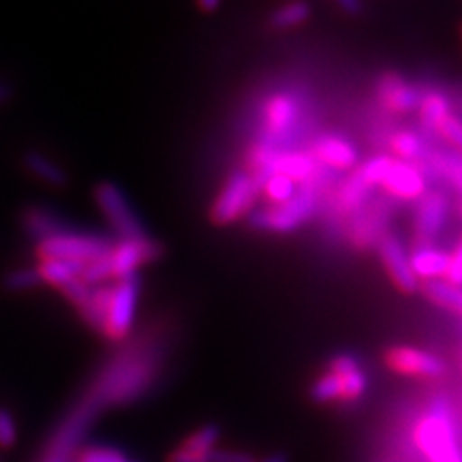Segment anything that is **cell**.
Returning a JSON list of instances; mask_svg holds the SVG:
<instances>
[{
  "label": "cell",
  "mask_w": 462,
  "mask_h": 462,
  "mask_svg": "<svg viewBox=\"0 0 462 462\" xmlns=\"http://www.w3.org/2000/svg\"><path fill=\"white\" fill-rule=\"evenodd\" d=\"M414 443L430 462H462V449L453 418L441 404L418 418Z\"/></svg>",
  "instance_id": "obj_1"
},
{
  "label": "cell",
  "mask_w": 462,
  "mask_h": 462,
  "mask_svg": "<svg viewBox=\"0 0 462 462\" xmlns=\"http://www.w3.org/2000/svg\"><path fill=\"white\" fill-rule=\"evenodd\" d=\"M316 187L305 185L297 195L283 202V205H273L270 208L256 210L249 216V224L256 229L272 231V234H291L293 229L305 224L316 210Z\"/></svg>",
  "instance_id": "obj_2"
},
{
  "label": "cell",
  "mask_w": 462,
  "mask_h": 462,
  "mask_svg": "<svg viewBox=\"0 0 462 462\" xmlns=\"http://www.w3.org/2000/svg\"><path fill=\"white\" fill-rule=\"evenodd\" d=\"M95 205L103 218L120 239H139L149 236L139 216L129 205L127 197L114 181H100L95 185Z\"/></svg>",
  "instance_id": "obj_3"
},
{
  "label": "cell",
  "mask_w": 462,
  "mask_h": 462,
  "mask_svg": "<svg viewBox=\"0 0 462 462\" xmlns=\"http://www.w3.org/2000/svg\"><path fill=\"white\" fill-rule=\"evenodd\" d=\"M114 247V241L108 237L79 234V231H66L37 245V256L41 258H64L78 260V263L89 264L93 260L106 256Z\"/></svg>",
  "instance_id": "obj_4"
},
{
  "label": "cell",
  "mask_w": 462,
  "mask_h": 462,
  "mask_svg": "<svg viewBox=\"0 0 462 462\" xmlns=\"http://www.w3.org/2000/svg\"><path fill=\"white\" fill-rule=\"evenodd\" d=\"M141 291V280L139 273L127 276L112 283V291L108 299V310H106V329L105 337L112 341L125 339L135 326L137 316V302Z\"/></svg>",
  "instance_id": "obj_5"
},
{
  "label": "cell",
  "mask_w": 462,
  "mask_h": 462,
  "mask_svg": "<svg viewBox=\"0 0 462 462\" xmlns=\"http://www.w3.org/2000/svg\"><path fill=\"white\" fill-rule=\"evenodd\" d=\"M162 256L164 245L151 236L114 241L112 251L106 254L110 280L118 282L127 276H134V273H139L141 266L156 263Z\"/></svg>",
  "instance_id": "obj_6"
},
{
  "label": "cell",
  "mask_w": 462,
  "mask_h": 462,
  "mask_svg": "<svg viewBox=\"0 0 462 462\" xmlns=\"http://www.w3.org/2000/svg\"><path fill=\"white\" fill-rule=\"evenodd\" d=\"M258 187L249 171L237 170L227 178L220 195L210 207V220L216 226H227L239 220L253 205Z\"/></svg>",
  "instance_id": "obj_7"
},
{
  "label": "cell",
  "mask_w": 462,
  "mask_h": 462,
  "mask_svg": "<svg viewBox=\"0 0 462 462\" xmlns=\"http://www.w3.org/2000/svg\"><path fill=\"white\" fill-rule=\"evenodd\" d=\"M385 365L397 374L412 375V378H439L445 374V363L433 353L424 349H416V346H392L387 349Z\"/></svg>",
  "instance_id": "obj_8"
},
{
  "label": "cell",
  "mask_w": 462,
  "mask_h": 462,
  "mask_svg": "<svg viewBox=\"0 0 462 462\" xmlns=\"http://www.w3.org/2000/svg\"><path fill=\"white\" fill-rule=\"evenodd\" d=\"M380 185L385 187L393 197L404 200L422 199L426 193V181L422 178V173L411 162L401 161H392Z\"/></svg>",
  "instance_id": "obj_9"
},
{
  "label": "cell",
  "mask_w": 462,
  "mask_h": 462,
  "mask_svg": "<svg viewBox=\"0 0 462 462\" xmlns=\"http://www.w3.org/2000/svg\"><path fill=\"white\" fill-rule=\"evenodd\" d=\"M380 256L397 289H401L402 293H414L418 289V278L414 276L402 245L392 236L383 237L380 241Z\"/></svg>",
  "instance_id": "obj_10"
},
{
  "label": "cell",
  "mask_w": 462,
  "mask_h": 462,
  "mask_svg": "<svg viewBox=\"0 0 462 462\" xmlns=\"http://www.w3.org/2000/svg\"><path fill=\"white\" fill-rule=\"evenodd\" d=\"M22 227L35 245L71 231V226L45 207H27L22 212Z\"/></svg>",
  "instance_id": "obj_11"
},
{
  "label": "cell",
  "mask_w": 462,
  "mask_h": 462,
  "mask_svg": "<svg viewBox=\"0 0 462 462\" xmlns=\"http://www.w3.org/2000/svg\"><path fill=\"white\" fill-rule=\"evenodd\" d=\"M447 210H449V202L443 193L433 191L420 199L416 210V234L420 241H431L439 234L447 220Z\"/></svg>",
  "instance_id": "obj_12"
},
{
  "label": "cell",
  "mask_w": 462,
  "mask_h": 462,
  "mask_svg": "<svg viewBox=\"0 0 462 462\" xmlns=\"http://www.w3.org/2000/svg\"><path fill=\"white\" fill-rule=\"evenodd\" d=\"M380 103L393 112H409L420 105V93L395 74H387L378 83Z\"/></svg>",
  "instance_id": "obj_13"
},
{
  "label": "cell",
  "mask_w": 462,
  "mask_h": 462,
  "mask_svg": "<svg viewBox=\"0 0 462 462\" xmlns=\"http://www.w3.org/2000/svg\"><path fill=\"white\" fill-rule=\"evenodd\" d=\"M314 156L329 168L351 170L356 164V149L339 135H324L314 143Z\"/></svg>",
  "instance_id": "obj_14"
},
{
  "label": "cell",
  "mask_w": 462,
  "mask_h": 462,
  "mask_svg": "<svg viewBox=\"0 0 462 462\" xmlns=\"http://www.w3.org/2000/svg\"><path fill=\"white\" fill-rule=\"evenodd\" d=\"M329 372H334L343 389V401H356L366 392V375L358 360L351 355H337L331 358Z\"/></svg>",
  "instance_id": "obj_15"
},
{
  "label": "cell",
  "mask_w": 462,
  "mask_h": 462,
  "mask_svg": "<svg viewBox=\"0 0 462 462\" xmlns=\"http://www.w3.org/2000/svg\"><path fill=\"white\" fill-rule=\"evenodd\" d=\"M409 263L418 282H439L441 278H447L451 254L431 247H420L409 256Z\"/></svg>",
  "instance_id": "obj_16"
},
{
  "label": "cell",
  "mask_w": 462,
  "mask_h": 462,
  "mask_svg": "<svg viewBox=\"0 0 462 462\" xmlns=\"http://www.w3.org/2000/svg\"><path fill=\"white\" fill-rule=\"evenodd\" d=\"M299 105L293 97L276 95L266 103L264 120L270 135H282L297 122Z\"/></svg>",
  "instance_id": "obj_17"
},
{
  "label": "cell",
  "mask_w": 462,
  "mask_h": 462,
  "mask_svg": "<svg viewBox=\"0 0 462 462\" xmlns=\"http://www.w3.org/2000/svg\"><path fill=\"white\" fill-rule=\"evenodd\" d=\"M23 168L32 173L33 178L51 187H56V189H62L69 181L68 171L56 161H52L51 156L39 151H27L23 154Z\"/></svg>",
  "instance_id": "obj_18"
},
{
  "label": "cell",
  "mask_w": 462,
  "mask_h": 462,
  "mask_svg": "<svg viewBox=\"0 0 462 462\" xmlns=\"http://www.w3.org/2000/svg\"><path fill=\"white\" fill-rule=\"evenodd\" d=\"M83 263L78 260H64V258H41L37 270L41 273L42 283H49L56 289L69 283L71 280L81 278Z\"/></svg>",
  "instance_id": "obj_19"
},
{
  "label": "cell",
  "mask_w": 462,
  "mask_h": 462,
  "mask_svg": "<svg viewBox=\"0 0 462 462\" xmlns=\"http://www.w3.org/2000/svg\"><path fill=\"white\" fill-rule=\"evenodd\" d=\"M316 164L307 154H276L268 168V176L282 173V176L297 181H307L312 178Z\"/></svg>",
  "instance_id": "obj_20"
},
{
  "label": "cell",
  "mask_w": 462,
  "mask_h": 462,
  "mask_svg": "<svg viewBox=\"0 0 462 462\" xmlns=\"http://www.w3.org/2000/svg\"><path fill=\"white\" fill-rule=\"evenodd\" d=\"M424 293L430 300L436 302V305L462 314V289L460 287H455L443 280L426 282Z\"/></svg>",
  "instance_id": "obj_21"
},
{
  "label": "cell",
  "mask_w": 462,
  "mask_h": 462,
  "mask_svg": "<svg viewBox=\"0 0 462 462\" xmlns=\"http://www.w3.org/2000/svg\"><path fill=\"white\" fill-rule=\"evenodd\" d=\"M418 110H420V118L428 127L438 129L439 124L447 118V116H449V100L436 91L426 93L420 98Z\"/></svg>",
  "instance_id": "obj_22"
},
{
  "label": "cell",
  "mask_w": 462,
  "mask_h": 462,
  "mask_svg": "<svg viewBox=\"0 0 462 462\" xmlns=\"http://www.w3.org/2000/svg\"><path fill=\"white\" fill-rule=\"evenodd\" d=\"M218 441H220V428L216 424H205L197 431H193L189 438H185L180 443V447L191 453H212L214 449H218Z\"/></svg>",
  "instance_id": "obj_23"
},
{
  "label": "cell",
  "mask_w": 462,
  "mask_h": 462,
  "mask_svg": "<svg viewBox=\"0 0 462 462\" xmlns=\"http://www.w3.org/2000/svg\"><path fill=\"white\" fill-rule=\"evenodd\" d=\"M310 16V6L302 0H295V3H289L278 10L272 12L270 16V25L276 29H287V27H295L300 25L302 22H307Z\"/></svg>",
  "instance_id": "obj_24"
},
{
  "label": "cell",
  "mask_w": 462,
  "mask_h": 462,
  "mask_svg": "<svg viewBox=\"0 0 462 462\" xmlns=\"http://www.w3.org/2000/svg\"><path fill=\"white\" fill-rule=\"evenodd\" d=\"M264 195L273 205H283V202L291 200L297 195V185L293 180H289L282 173H272L263 183Z\"/></svg>",
  "instance_id": "obj_25"
},
{
  "label": "cell",
  "mask_w": 462,
  "mask_h": 462,
  "mask_svg": "<svg viewBox=\"0 0 462 462\" xmlns=\"http://www.w3.org/2000/svg\"><path fill=\"white\" fill-rule=\"evenodd\" d=\"M71 462H143V460L129 457L127 453L116 449V447L95 445L79 451L78 457Z\"/></svg>",
  "instance_id": "obj_26"
},
{
  "label": "cell",
  "mask_w": 462,
  "mask_h": 462,
  "mask_svg": "<svg viewBox=\"0 0 462 462\" xmlns=\"http://www.w3.org/2000/svg\"><path fill=\"white\" fill-rule=\"evenodd\" d=\"M39 285H42V280H41V273H39L37 266L16 268V270L8 272L5 276V287L12 293L29 291V289H35Z\"/></svg>",
  "instance_id": "obj_27"
},
{
  "label": "cell",
  "mask_w": 462,
  "mask_h": 462,
  "mask_svg": "<svg viewBox=\"0 0 462 462\" xmlns=\"http://www.w3.org/2000/svg\"><path fill=\"white\" fill-rule=\"evenodd\" d=\"M310 397L316 402H334V401H343V389L341 382L334 372L324 374L322 378H318L314 385L310 387Z\"/></svg>",
  "instance_id": "obj_28"
},
{
  "label": "cell",
  "mask_w": 462,
  "mask_h": 462,
  "mask_svg": "<svg viewBox=\"0 0 462 462\" xmlns=\"http://www.w3.org/2000/svg\"><path fill=\"white\" fill-rule=\"evenodd\" d=\"M392 149L401 162H411L422 154V143L412 132H401L392 137Z\"/></svg>",
  "instance_id": "obj_29"
},
{
  "label": "cell",
  "mask_w": 462,
  "mask_h": 462,
  "mask_svg": "<svg viewBox=\"0 0 462 462\" xmlns=\"http://www.w3.org/2000/svg\"><path fill=\"white\" fill-rule=\"evenodd\" d=\"M433 166H436L455 187L462 189V158L439 152L438 156H433Z\"/></svg>",
  "instance_id": "obj_30"
},
{
  "label": "cell",
  "mask_w": 462,
  "mask_h": 462,
  "mask_svg": "<svg viewBox=\"0 0 462 462\" xmlns=\"http://www.w3.org/2000/svg\"><path fill=\"white\" fill-rule=\"evenodd\" d=\"M18 441V422L8 409L0 407V447L10 449Z\"/></svg>",
  "instance_id": "obj_31"
},
{
  "label": "cell",
  "mask_w": 462,
  "mask_h": 462,
  "mask_svg": "<svg viewBox=\"0 0 462 462\" xmlns=\"http://www.w3.org/2000/svg\"><path fill=\"white\" fill-rule=\"evenodd\" d=\"M438 132L449 139L455 147L462 152V122L458 118H455V116H447V118L439 124Z\"/></svg>",
  "instance_id": "obj_32"
},
{
  "label": "cell",
  "mask_w": 462,
  "mask_h": 462,
  "mask_svg": "<svg viewBox=\"0 0 462 462\" xmlns=\"http://www.w3.org/2000/svg\"><path fill=\"white\" fill-rule=\"evenodd\" d=\"M216 451V449H214ZM212 451V453H214ZM212 453H191V451H185L178 445L176 449H173L168 455L166 462H212Z\"/></svg>",
  "instance_id": "obj_33"
},
{
  "label": "cell",
  "mask_w": 462,
  "mask_h": 462,
  "mask_svg": "<svg viewBox=\"0 0 462 462\" xmlns=\"http://www.w3.org/2000/svg\"><path fill=\"white\" fill-rule=\"evenodd\" d=\"M447 283H451L455 287L462 285V241L458 245V249L455 254H451V263H449V272H447Z\"/></svg>",
  "instance_id": "obj_34"
},
{
  "label": "cell",
  "mask_w": 462,
  "mask_h": 462,
  "mask_svg": "<svg viewBox=\"0 0 462 462\" xmlns=\"http://www.w3.org/2000/svg\"><path fill=\"white\" fill-rule=\"evenodd\" d=\"M212 462H254V457L243 451H229V449H216L212 453Z\"/></svg>",
  "instance_id": "obj_35"
},
{
  "label": "cell",
  "mask_w": 462,
  "mask_h": 462,
  "mask_svg": "<svg viewBox=\"0 0 462 462\" xmlns=\"http://www.w3.org/2000/svg\"><path fill=\"white\" fill-rule=\"evenodd\" d=\"M337 3L351 16H356V14L363 12V0H337Z\"/></svg>",
  "instance_id": "obj_36"
},
{
  "label": "cell",
  "mask_w": 462,
  "mask_h": 462,
  "mask_svg": "<svg viewBox=\"0 0 462 462\" xmlns=\"http://www.w3.org/2000/svg\"><path fill=\"white\" fill-rule=\"evenodd\" d=\"M220 3H222V0H197L199 8L205 10V12H214L216 8L220 6Z\"/></svg>",
  "instance_id": "obj_37"
},
{
  "label": "cell",
  "mask_w": 462,
  "mask_h": 462,
  "mask_svg": "<svg viewBox=\"0 0 462 462\" xmlns=\"http://www.w3.org/2000/svg\"><path fill=\"white\" fill-rule=\"evenodd\" d=\"M254 462H289V458L283 453H273V455H268L264 458H254Z\"/></svg>",
  "instance_id": "obj_38"
},
{
  "label": "cell",
  "mask_w": 462,
  "mask_h": 462,
  "mask_svg": "<svg viewBox=\"0 0 462 462\" xmlns=\"http://www.w3.org/2000/svg\"><path fill=\"white\" fill-rule=\"evenodd\" d=\"M8 95H10V89H8V87L0 85V103H3V100H5Z\"/></svg>",
  "instance_id": "obj_39"
},
{
  "label": "cell",
  "mask_w": 462,
  "mask_h": 462,
  "mask_svg": "<svg viewBox=\"0 0 462 462\" xmlns=\"http://www.w3.org/2000/svg\"><path fill=\"white\" fill-rule=\"evenodd\" d=\"M460 106H462V98H460Z\"/></svg>",
  "instance_id": "obj_40"
},
{
  "label": "cell",
  "mask_w": 462,
  "mask_h": 462,
  "mask_svg": "<svg viewBox=\"0 0 462 462\" xmlns=\"http://www.w3.org/2000/svg\"><path fill=\"white\" fill-rule=\"evenodd\" d=\"M460 210H462V205H460Z\"/></svg>",
  "instance_id": "obj_41"
}]
</instances>
